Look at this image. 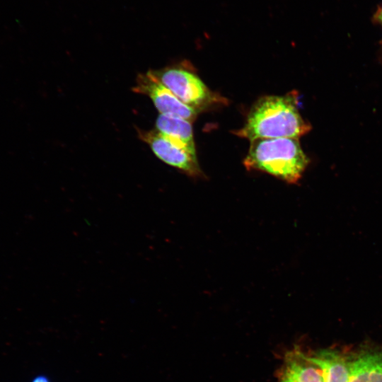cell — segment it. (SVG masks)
<instances>
[{
    "label": "cell",
    "mask_w": 382,
    "mask_h": 382,
    "mask_svg": "<svg viewBox=\"0 0 382 382\" xmlns=\"http://www.w3.org/2000/svg\"><path fill=\"white\" fill-rule=\"evenodd\" d=\"M311 129L301 117L293 94L266 96L252 106L245 125L235 132L238 137L257 139L299 138Z\"/></svg>",
    "instance_id": "1"
},
{
    "label": "cell",
    "mask_w": 382,
    "mask_h": 382,
    "mask_svg": "<svg viewBox=\"0 0 382 382\" xmlns=\"http://www.w3.org/2000/svg\"><path fill=\"white\" fill-rule=\"evenodd\" d=\"M250 146L243 163L248 170L267 173L288 183L301 178L309 158L298 138L257 139Z\"/></svg>",
    "instance_id": "2"
},
{
    "label": "cell",
    "mask_w": 382,
    "mask_h": 382,
    "mask_svg": "<svg viewBox=\"0 0 382 382\" xmlns=\"http://www.w3.org/2000/svg\"><path fill=\"white\" fill-rule=\"evenodd\" d=\"M149 71L182 102L198 112L225 101V99L212 92L192 71L183 65L166 66Z\"/></svg>",
    "instance_id": "3"
},
{
    "label": "cell",
    "mask_w": 382,
    "mask_h": 382,
    "mask_svg": "<svg viewBox=\"0 0 382 382\" xmlns=\"http://www.w3.org/2000/svg\"><path fill=\"white\" fill-rule=\"evenodd\" d=\"M138 134L160 160L191 178H202L203 173L197 158L195 149L156 129H138Z\"/></svg>",
    "instance_id": "4"
},
{
    "label": "cell",
    "mask_w": 382,
    "mask_h": 382,
    "mask_svg": "<svg viewBox=\"0 0 382 382\" xmlns=\"http://www.w3.org/2000/svg\"><path fill=\"white\" fill-rule=\"evenodd\" d=\"M133 91L148 96L160 114L181 117L192 122L199 112L182 102L149 71L138 75Z\"/></svg>",
    "instance_id": "5"
},
{
    "label": "cell",
    "mask_w": 382,
    "mask_h": 382,
    "mask_svg": "<svg viewBox=\"0 0 382 382\" xmlns=\"http://www.w3.org/2000/svg\"><path fill=\"white\" fill-rule=\"evenodd\" d=\"M278 382H325L324 371L315 353L295 347L284 354Z\"/></svg>",
    "instance_id": "6"
},
{
    "label": "cell",
    "mask_w": 382,
    "mask_h": 382,
    "mask_svg": "<svg viewBox=\"0 0 382 382\" xmlns=\"http://www.w3.org/2000/svg\"><path fill=\"white\" fill-rule=\"evenodd\" d=\"M348 354L349 382H382V345H363Z\"/></svg>",
    "instance_id": "7"
},
{
    "label": "cell",
    "mask_w": 382,
    "mask_h": 382,
    "mask_svg": "<svg viewBox=\"0 0 382 382\" xmlns=\"http://www.w3.org/2000/svg\"><path fill=\"white\" fill-rule=\"evenodd\" d=\"M314 353L323 366L325 382H349L348 351L325 348Z\"/></svg>",
    "instance_id": "8"
},
{
    "label": "cell",
    "mask_w": 382,
    "mask_h": 382,
    "mask_svg": "<svg viewBox=\"0 0 382 382\" xmlns=\"http://www.w3.org/2000/svg\"><path fill=\"white\" fill-rule=\"evenodd\" d=\"M191 123L181 117L159 114L156 120V129L195 149Z\"/></svg>",
    "instance_id": "9"
},
{
    "label": "cell",
    "mask_w": 382,
    "mask_h": 382,
    "mask_svg": "<svg viewBox=\"0 0 382 382\" xmlns=\"http://www.w3.org/2000/svg\"><path fill=\"white\" fill-rule=\"evenodd\" d=\"M374 20L382 26V4L374 13Z\"/></svg>",
    "instance_id": "10"
},
{
    "label": "cell",
    "mask_w": 382,
    "mask_h": 382,
    "mask_svg": "<svg viewBox=\"0 0 382 382\" xmlns=\"http://www.w3.org/2000/svg\"><path fill=\"white\" fill-rule=\"evenodd\" d=\"M31 382H52L50 378L44 374L36 376Z\"/></svg>",
    "instance_id": "11"
}]
</instances>
